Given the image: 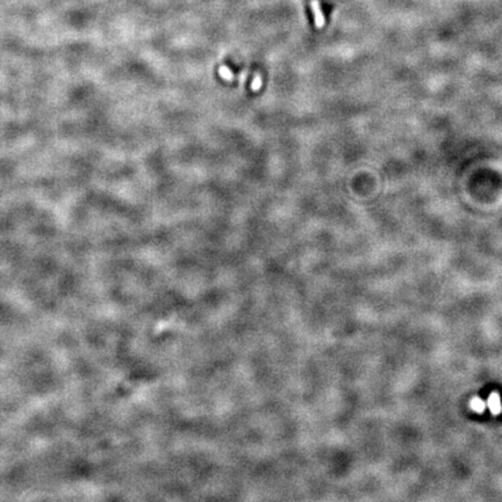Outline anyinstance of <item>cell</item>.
<instances>
[{
	"label": "cell",
	"mask_w": 502,
	"mask_h": 502,
	"mask_svg": "<svg viewBox=\"0 0 502 502\" xmlns=\"http://www.w3.org/2000/svg\"><path fill=\"white\" fill-rule=\"evenodd\" d=\"M487 406H488L490 413H492L493 415H497V414H500L502 407H501V401H500L499 394L490 393L489 397H488V400H487Z\"/></svg>",
	"instance_id": "1"
},
{
	"label": "cell",
	"mask_w": 502,
	"mask_h": 502,
	"mask_svg": "<svg viewBox=\"0 0 502 502\" xmlns=\"http://www.w3.org/2000/svg\"><path fill=\"white\" fill-rule=\"evenodd\" d=\"M312 7H313V12L315 15V24L317 27H322L324 25V18L323 14H322V11L320 9L319 3L317 0H312Z\"/></svg>",
	"instance_id": "2"
},
{
	"label": "cell",
	"mask_w": 502,
	"mask_h": 502,
	"mask_svg": "<svg viewBox=\"0 0 502 502\" xmlns=\"http://www.w3.org/2000/svg\"><path fill=\"white\" fill-rule=\"evenodd\" d=\"M220 76L224 79L226 80H232L234 78V74L231 71V69H229L228 67H226V65H222V67L220 68Z\"/></svg>",
	"instance_id": "4"
},
{
	"label": "cell",
	"mask_w": 502,
	"mask_h": 502,
	"mask_svg": "<svg viewBox=\"0 0 502 502\" xmlns=\"http://www.w3.org/2000/svg\"><path fill=\"white\" fill-rule=\"evenodd\" d=\"M263 85V80H262V77H260V75L257 74L255 76V79H254V82H252L251 84V89L254 90V91H258L260 87H262Z\"/></svg>",
	"instance_id": "5"
},
{
	"label": "cell",
	"mask_w": 502,
	"mask_h": 502,
	"mask_svg": "<svg viewBox=\"0 0 502 502\" xmlns=\"http://www.w3.org/2000/svg\"><path fill=\"white\" fill-rule=\"evenodd\" d=\"M470 406H471V408H472L474 412H477L479 414L484 413L485 412V408H486L485 401L481 400L480 398H478V397L472 398V399H471Z\"/></svg>",
	"instance_id": "3"
}]
</instances>
